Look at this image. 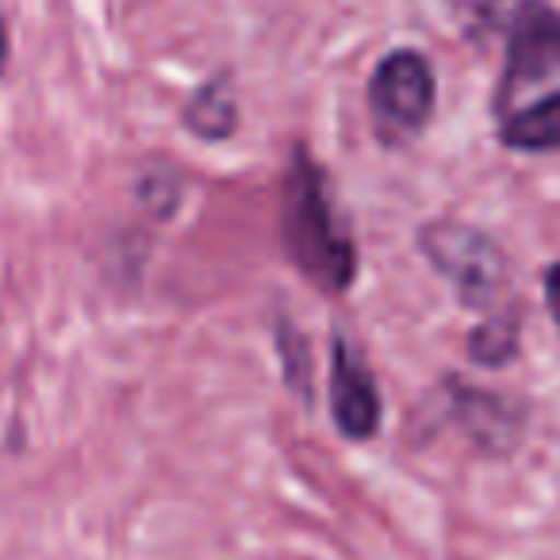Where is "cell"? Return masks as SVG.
I'll return each mask as SVG.
<instances>
[{
    "label": "cell",
    "mask_w": 560,
    "mask_h": 560,
    "mask_svg": "<svg viewBox=\"0 0 560 560\" xmlns=\"http://www.w3.org/2000/svg\"><path fill=\"white\" fill-rule=\"evenodd\" d=\"M499 142L514 154H560V89L503 112Z\"/></svg>",
    "instance_id": "7"
},
{
    "label": "cell",
    "mask_w": 560,
    "mask_h": 560,
    "mask_svg": "<svg viewBox=\"0 0 560 560\" xmlns=\"http://www.w3.org/2000/svg\"><path fill=\"white\" fill-rule=\"evenodd\" d=\"M330 419L346 442H373L384 422V399L358 338L335 330L330 338Z\"/></svg>",
    "instance_id": "5"
},
{
    "label": "cell",
    "mask_w": 560,
    "mask_h": 560,
    "mask_svg": "<svg viewBox=\"0 0 560 560\" xmlns=\"http://www.w3.org/2000/svg\"><path fill=\"white\" fill-rule=\"evenodd\" d=\"M280 238L300 277L327 296H346L361 269L358 242L338 211L327 185V170L304 147L280 177Z\"/></svg>",
    "instance_id": "1"
},
{
    "label": "cell",
    "mask_w": 560,
    "mask_h": 560,
    "mask_svg": "<svg viewBox=\"0 0 560 560\" xmlns=\"http://www.w3.org/2000/svg\"><path fill=\"white\" fill-rule=\"evenodd\" d=\"M541 289H545V307H549V319L557 323V330H560V261H552L549 269H545Z\"/></svg>",
    "instance_id": "12"
},
{
    "label": "cell",
    "mask_w": 560,
    "mask_h": 560,
    "mask_svg": "<svg viewBox=\"0 0 560 560\" xmlns=\"http://www.w3.org/2000/svg\"><path fill=\"white\" fill-rule=\"evenodd\" d=\"M419 254L442 280H450L460 307L476 315L518 307L511 289V261L488 231L465 219H430L419 226Z\"/></svg>",
    "instance_id": "2"
},
{
    "label": "cell",
    "mask_w": 560,
    "mask_h": 560,
    "mask_svg": "<svg viewBox=\"0 0 560 560\" xmlns=\"http://www.w3.org/2000/svg\"><path fill=\"white\" fill-rule=\"evenodd\" d=\"M450 4V16L457 24V32L465 35L468 43L483 47L491 35H499L506 27V0H445Z\"/></svg>",
    "instance_id": "11"
},
{
    "label": "cell",
    "mask_w": 560,
    "mask_h": 560,
    "mask_svg": "<svg viewBox=\"0 0 560 560\" xmlns=\"http://www.w3.org/2000/svg\"><path fill=\"white\" fill-rule=\"evenodd\" d=\"M9 66H12V27H9V16L0 12V85L9 78Z\"/></svg>",
    "instance_id": "13"
},
{
    "label": "cell",
    "mask_w": 560,
    "mask_h": 560,
    "mask_svg": "<svg viewBox=\"0 0 560 560\" xmlns=\"http://www.w3.org/2000/svg\"><path fill=\"white\" fill-rule=\"evenodd\" d=\"M445 396H450V419L472 438L483 453H511L526 430V407L499 396L480 384H465L460 376H445Z\"/></svg>",
    "instance_id": "6"
},
{
    "label": "cell",
    "mask_w": 560,
    "mask_h": 560,
    "mask_svg": "<svg viewBox=\"0 0 560 560\" xmlns=\"http://www.w3.org/2000/svg\"><path fill=\"white\" fill-rule=\"evenodd\" d=\"M506 55L499 73L495 108L511 112L514 96L560 73V9L549 0H518L506 16Z\"/></svg>",
    "instance_id": "4"
},
{
    "label": "cell",
    "mask_w": 560,
    "mask_h": 560,
    "mask_svg": "<svg viewBox=\"0 0 560 560\" xmlns=\"http://www.w3.org/2000/svg\"><path fill=\"white\" fill-rule=\"evenodd\" d=\"M180 124L200 142H226L238 131V93H234L231 73L208 78L180 108Z\"/></svg>",
    "instance_id": "8"
},
{
    "label": "cell",
    "mask_w": 560,
    "mask_h": 560,
    "mask_svg": "<svg viewBox=\"0 0 560 560\" xmlns=\"http://www.w3.org/2000/svg\"><path fill=\"white\" fill-rule=\"evenodd\" d=\"M369 119L381 147L404 150L430 127L438 112V73L415 47H396L373 66L365 89Z\"/></svg>",
    "instance_id": "3"
},
{
    "label": "cell",
    "mask_w": 560,
    "mask_h": 560,
    "mask_svg": "<svg viewBox=\"0 0 560 560\" xmlns=\"http://www.w3.org/2000/svg\"><path fill=\"white\" fill-rule=\"evenodd\" d=\"M272 346H277V361H280V381L296 399L312 404L315 399V365H312V342L307 335L296 327L292 315L280 312L272 323Z\"/></svg>",
    "instance_id": "10"
},
{
    "label": "cell",
    "mask_w": 560,
    "mask_h": 560,
    "mask_svg": "<svg viewBox=\"0 0 560 560\" xmlns=\"http://www.w3.org/2000/svg\"><path fill=\"white\" fill-rule=\"evenodd\" d=\"M522 350V307H506V312L480 315L468 330L465 353L472 365L483 369H503L518 358Z\"/></svg>",
    "instance_id": "9"
}]
</instances>
